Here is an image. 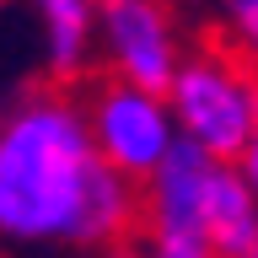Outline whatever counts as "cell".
I'll return each instance as SVG.
<instances>
[{"label":"cell","mask_w":258,"mask_h":258,"mask_svg":"<svg viewBox=\"0 0 258 258\" xmlns=\"http://www.w3.org/2000/svg\"><path fill=\"white\" fill-rule=\"evenodd\" d=\"M140 237V188L92 151L81 92L38 86L0 108V242L108 253Z\"/></svg>","instance_id":"obj_1"},{"label":"cell","mask_w":258,"mask_h":258,"mask_svg":"<svg viewBox=\"0 0 258 258\" xmlns=\"http://www.w3.org/2000/svg\"><path fill=\"white\" fill-rule=\"evenodd\" d=\"M161 97L172 108L177 140L210 161H237L258 135V70L226 43H188Z\"/></svg>","instance_id":"obj_2"},{"label":"cell","mask_w":258,"mask_h":258,"mask_svg":"<svg viewBox=\"0 0 258 258\" xmlns=\"http://www.w3.org/2000/svg\"><path fill=\"white\" fill-rule=\"evenodd\" d=\"M81 118H86L97 161L108 172H118L124 183H135V188L177 145V124H172L167 97L145 92V86H129V81H113V76L92 81L81 92Z\"/></svg>","instance_id":"obj_3"},{"label":"cell","mask_w":258,"mask_h":258,"mask_svg":"<svg viewBox=\"0 0 258 258\" xmlns=\"http://www.w3.org/2000/svg\"><path fill=\"white\" fill-rule=\"evenodd\" d=\"M97 59L113 81L167 92L183 64V27L172 0H97Z\"/></svg>","instance_id":"obj_4"},{"label":"cell","mask_w":258,"mask_h":258,"mask_svg":"<svg viewBox=\"0 0 258 258\" xmlns=\"http://www.w3.org/2000/svg\"><path fill=\"white\" fill-rule=\"evenodd\" d=\"M199 242L215 258H247L258 242V199L247 194L242 172L231 161H215L199 205Z\"/></svg>","instance_id":"obj_5"},{"label":"cell","mask_w":258,"mask_h":258,"mask_svg":"<svg viewBox=\"0 0 258 258\" xmlns=\"http://www.w3.org/2000/svg\"><path fill=\"white\" fill-rule=\"evenodd\" d=\"M38 38H43V64L54 86H70L92 70L97 59V0H27Z\"/></svg>","instance_id":"obj_6"},{"label":"cell","mask_w":258,"mask_h":258,"mask_svg":"<svg viewBox=\"0 0 258 258\" xmlns=\"http://www.w3.org/2000/svg\"><path fill=\"white\" fill-rule=\"evenodd\" d=\"M221 22H226V48L258 70V0H221Z\"/></svg>","instance_id":"obj_7"},{"label":"cell","mask_w":258,"mask_h":258,"mask_svg":"<svg viewBox=\"0 0 258 258\" xmlns=\"http://www.w3.org/2000/svg\"><path fill=\"white\" fill-rule=\"evenodd\" d=\"M140 258H215V253L194 237H151L140 242Z\"/></svg>","instance_id":"obj_8"},{"label":"cell","mask_w":258,"mask_h":258,"mask_svg":"<svg viewBox=\"0 0 258 258\" xmlns=\"http://www.w3.org/2000/svg\"><path fill=\"white\" fill-rule=\"evenodd\" d=\"M231 167H237V172H242V183H247V194H253V199H258V135H253V140H247V145H242V156L231 161Z\"/></svg>","instance_id":"obj_9"},{"label":"cell","mask_w":258,"mask_h":258,"mask_svg":"<svg viewBox=\"0 0 258 258\" xmlns=\"http://www.w3.org/2000/svg\"><path fill=\"white\" fill-rule=\"evenodd\" d=\"M97 258H140V247L129 242V247H108V253H97Z\"/></svg>","instance_id":"obj_10"},{"label":"cell","mask_w":258,"mask_h":258,"mask_svg":"<svg viewBox=\"0 0 258 258\" xmlns=\"http://www.w3.org/2000/svg\"><path fill=\"white\" fill-rule=\"evenodd\" d=\"M247 258H258V242H253V253H247Z\"/></svg>","instance_id":"obj_11"},{"label":"cell","mask_w":258,"mask_h":258,"mask_svg":"<svg viewBox=\"0 0 258 258\" xmlns=\"http://www.w3.org/2000/svg\"><path fill=\"white\" fill-rule=\"evenodd\" d=\"M0 11H6V0H0Z\"/></svg>","instance_id":"obj_12"}]
</instances>
